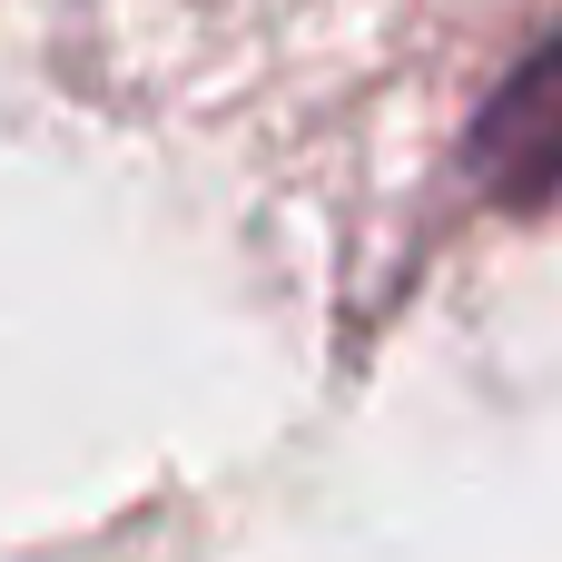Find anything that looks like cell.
Here are the masks:
<instances>
[{
	"label": "cell",
	"instance_id": "6da1fadb",
	"mask_svg": "<svg viewBox=\"0 0 562 562\" xmlns=\"http://www.w3.org/2000/svg\"><path fill=\"white\" fill-rule=\"evenodd\" d=\"M464 168L494 207H543L562 198V30L484 99L474 138H464Z\"/></svg>",
	"mask_w": 562,
	"mask_h": 562
}]
</instances>
